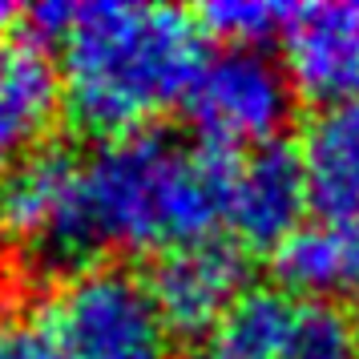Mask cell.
I'll list each match as a JSON object with an SVG mask.
<instances>
[{
    "label": "cell",
    "mask_w": 359,
    "mask_h": 359,
    "mask_svg": "<svg viewBox=\"0 0 359 359\" xmlns=\"http://www.w3.org/2000/svg\"><path fill=\"white\" fill-rule=\"evenodd\" d=\"M45 343L57 359H170V327L149 283L114 262H89L41 307Z\"/></svg>",
    "instance_id": "cell-3"
},
{
    "label": "cell",
    "mask_w": 359,
    "mask_h": 359,
    "mask_svg": "<svg viewBox=\"0 0 359 359\" xmlns=\"http://www.w3.org/2000/svg\"><path fill=\"white\" fill-rule=\"evenodd\" d=\"M234 158L142 130L93 154L45 149L0 178V234L49 262L182 250L226 218Z\"/></svg>",
    "instance_id": "cell-1"
},
{
    "label": "cell",
    "mask_w": 359,
    "mask_h": 359,
    "mask_svg": "<svg viewBox=\"0 0 359 359\" xmlns=\"http://www.w3.org/2000/svg\"><path fill=\"white\" fill-rule=\"evenodd\" d=\"M186 114L202 149L234 158V149L275 146L294 114V89L262 49H226L198 73Z\"/></svg>",
    "instance_id": "cell-4"
},
{
    "label": "cell",
    "mask_w": 359,
    "mask_h": 359,
    "mask_svg": "<svg viewBox=\"0 0 359 359\" xmlns=\"http://www.w3.org/2000/svg\"><path fill=\"white\" fill-rule=\"evenodd\" d=\"M311 202L303 154L287 142L250 149L243 162L234 158L226 186V222L250 246H283L303 226Z\"/></svg>",
    "instance_id": "cell-6"
},
{
    "label": "cell",
    "mask_w": 359,
    "mask_h": 359,
    "mask_svg": "<svg viewBox=\"0 0 359 359\" xmlns=\"http://www.w3.org/2000/svg\"><path fill=\"white\" fill-rule=\"evenodd\" d=\"M17 8H13V4H4V0H0V41H4V33H8V29H13V25H17Z\"/></svg>",
    "instance_id": "cell-16"
},
{
    "label": "cell",
    "mask_w": 359,
    "mask_h": 359,
    "mask_svg": "<svg viewBox=\"0 0 359 359\" xmlns=\"http://www.w3.org/2000/svg\"><path fill=\"white\" fill-rule=\"evenodd\" d=\"M206 61V33L182 8L81 4L65 36L61 101L85 133L130 137L190 97Z\"/></svg>",
    "instance_id": "cell-2"
},
{
    "label": "cell",
    "mask_w": 359,
    "mask_h": 359,
    "mask_svg": "<svg viewBox=\"0 0 359 359\" xmlns=\"http://www.w3.org/2000/svg\"><path fill=\"white\" fill-rule=\"evenodd\" d=\"M0 359H57L36 327L0 323Z\"/></svg>",
    "instance_id": "cell-15"
},
{
    "label": "cell",
    "mask_w": 359,
    "mask_h": 359,
    "mask_svg": "<svg viewBox=\"0 0 359 359\" xmlns=\"http://www.w3.org/2000/svg\"><path fill=\"white\" fill-rule=\"evenodd\" d=\"M287 359H359V323L331 303H299Z\"/></svg>",
    "instance_id": "cell-12"
},
{
    "label": "cell",
    "mask_w": 359,
    "mask_h": 359,
    "mask_svg": "<svg viewBox=\"0 0 359 359\" xmlns=\"http://www.w3.org/2000/svg\"><path fill=\"white\" fill-rule=\"evenodd\" d=\"M81 17V4H69V0H45V4H36L25 13L29 20V29H33V41H61L65 45V36L73 33V25Z\"/></svg>",
    "instance_id": "cell-14"
},
{
    "label": "cell",
    "mask_w": 359,
    "mask_h": 359,
    "mask_svg": "<svg viewBox=\"0 0 359 359\" xmlns=\"http://www.w3.org/2000/svg\"><path fill=\"white\" fill-rule=\"evenodd\" d=\"M291 8L287 4H262V0H218L198 13L202 33L230 41V49H259L262 41L283 36Z\"/></svg>",
    "instance_id": "cell-13"
},
{
    "label": "cell",
    "mask_w": 359,
    "mask_h": 359,
    "mask_svg": "<svg viewBox=\"0 0 359 359\" xmlns=\"http://www.w3.org/2000/svg\"><path fill=\"white\" fill-rule=\"evenodd\" d=\"M311 202L323 218H359V93L327 105L303 146Z\"/></svg>",
    "instance_id": "cell-10"
},
{
    "label": "cell",
    "mask_w": 359,
    "mask_h": 359,
    "mask_svg": "<svg viewBox=\"0 0 359 359\" xmlns=\"http://www.w3.org/2000/svg\"><path fill=\"white\" fill-rule=\"evenodd\" d=\"M291 89L335 105L359 93V4H303L283 29Z\"/></svg>",
    "instance_id": "cell-7"
},
{
    "label": "cell",
    "mask_w": 359,
    "mask_h": 359,
    "mask_svg": "<svg viewBox=\"0 0 359 359\" xmlns=\"http://www.w3.org/2000/svg\"><path fill=\"white\" fill-rule=\"evenodd\" d=\"M299 303L283 291H246L210 331L198 359H287Z\"/></svg>",
    "instance_id": "cell-11"
},
{
    "label": "cell",
    "mask_w": 359,
    "mask_h": 359,
    "mask_svg": "<svg viewBox=\"0 0 359 359\" xmlns=\"http://www.w3.org/2000/svg\"><path fill=\"white\" fill-rule=\"evenodd\" d=\"M283 287L315 303H359V218H319L275 246Z\"/></svg>",
    "instance_id": "cell-9"
},
{
    "label": "cell",
    "mask_w": 359,
    "mask_h": 359,
    "mask_svg": "<svg viewBox=\"0 0 359 359\" xmlns=\"http://www.w3.org/2000/svg\"><path fill=\"white\" fill-rule=\"evenodd\" d=\"M146 283L170 335H206L246 294V259L238 246L206 238L162 255Z\"/></svg>",
    "instance_id": "cell-5"
},
{
    "label": "cell",
    "mask_w": 359,
    "mask_h": 359,
    "mask_svg": "<svg viewBox=\"0 0 359 359\" xmlns=\"http://www.w3.org/2000/svg\"><path fill=\"white\" fill-rule=\"evenodd\" d=\"M61 105V73L36 41L0 45V178L45 137Z\"/></svg>",
    "instance_id": "cell-8"
}]
</instances>
